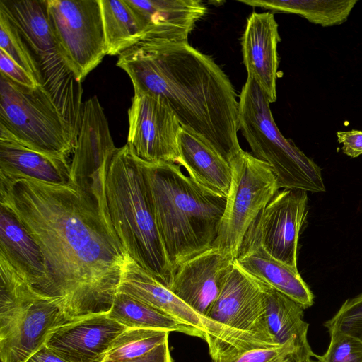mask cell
Wrapping results in <instances>:
<instances>
[{"label":"cell","instance_id":"6da1fadb","mask_svg":"<svg viewBox=\"0 0 362 362\" xmlns=\"http://www.w3.org/2000/svg\"><path fill=\"white\" fill-rule=\"evenodd\" d=\"M0 204L41 249L47 276L41 296L73 320L108 313L127 255L90 192L0 173Z\"/></svg>","mask_w":362,"mask_h":362},{"label":"cell","instance_id":"7a4b0ae2","mask_svg":"<svg viewBox=\"0 0 362 362\" xmlns=\"http://www.w3.org/2000/svg\"><path fill=\"white\" fill-rule=\"evenodd\" d=\"M134 93L163 98L182 127L209 142L230 163L242 150L239 101L224 71L187 41L143 37L118 56Z\"/></svg>","mask_w":362,"mask_h":362},{"label":"cell","instance_id":"3957f363","mask_svg":"<svg viewBox=\"0 0 362 362\" xmlns=\"http://www.w3.org/2000/svg\"><path fill=\"white\" fill-rule=\"evenodd\" d=\"M139 159L157 226L175 274L183 262L212 247L226 198L202 189L177 164Z\"/></svg>","mask_w":362,"mask_h":362},{"label":"cell","instance_id":"277c9868","mask_svg":"<svg viewBox=\"0 0 362 362\" xmlns=\"http://www.w3.org/2000/svg\"><path fill=\"white\" fill-rule=\"evenodd\" d=\"M98 207L127 255L170 288L173 269L157 226L139 159L127 144L117 148L109 163Z\"/></svg>","mask_w":362,"mask_h":362},{"label":"cell","instance_id":"5b68a950","mask_svg":"<svg viewBox=\"0 0 362 362\" xmlns=\"http://www.w3.org/2000/svg\"><path fill=\"white\" fill-rule=\"evenodd\" d=\"M269 104L259 85L247 77L240 95L238 129L252 154L270 166L279 189L324 192L320 168L291 139L282 135Z\"/></svg>","mask_w":362,"mask_h":362},{"label":"cell","instance_id":"8992f818","mask_svg":"<svg viewBox=\"0 0 362 362\" xmlns=\"http://www.w3.org/2000/svg\"><path fill=\"white\" fill-rule=\"evenodd\" d=\"M1 362H25L45 346L49 333L73 320L38 294L0 255Z\"/></svg>","mask_w":362,"mask_h":362},{"label":"cell","instance_id":"52a82bcc","mask_svg":"<svg viewBox=\"0 0 362 362\" xmlns=\"http://www.w3.org/2000/svg\"><path fill=\"white\" fill-rule=\"evenodd\" d=\"M206 320L211 334L206 341L212 360L278 345L267 324L265 284L235 262Z\"/></svg>","mask_w":362,"mask_h":362},{"label":"cell","instance_id":"ba28073f","mask_svg":"<svg viewBox=\"0 0 362 362\" xmlns=\"http://www.w3.org/2000/svg\"><path fill=\"white\" fill-rule=\"evenodd\" d=\"M0 124L26 146L69 160L78 134L43 86H21L0 74Z\"/></svg>","mask_w":362,"mask_h":362},{"label":"cell","instance_id":"9c48e42d","mask_svg":"<svg viewBox=\"0 0 362 362\" xmlns=\"http://www.w3.org/2000/svg\"><path fill=\"white\" fill-rule=\"evenodd\" d=\"M0 10L19 30L40 66L42 86L78 133L82 86L59 51L48 18L47 0H0Z\"/></svg>","mask_w":362,"mask_h":362},{"label":"cell","instance_id":"30bf717a","mask_svg":"<svg viewBox=\"0 0 362 362\" xmlns=\"http://www.w3.org/2000/svg\"><path fill=\"white\" fill-rule=\"evenodd\" d=\"M230 164V187L211 247L235 259L247 230L279 189L270 166L252 153L242 149Z\"/></svg>","mask_w":362,"mask_h":362},{"label":"cell","instance_id":"8fae6325","mask_svg":"<svg viewBox=\"0 0 362 362\" xmlns=\"http://www.w3.org/2000/svg\"><path fill=\"white\" fill-rule=\"evenodd\" d=\"M62 59L81 83L107 55L100 0H47Z\"/></svg>","mask_w":362,"mask_h":362},{"label":"cell","instance_id":"7c38bea8","mask_svg":"<svg viewBox=\"0 0 362 362\" xmlns=\"http://www.w3.org/2000/svg\"><path fill=\"white\" fill-rule=\"evenodd\" d=\"M127 142L140 159L178 165V138L182 128L177 116L160 97L134 93L128 110Z\"/></svg>","mask_w":362,"mask_h":362},{"label":"cell","instance_id":"4fadbf2b","mask_svg":"<svg viewBox=\"0 0 362 362\" xmlns=\"http://www.w3.org/2000/svg\"><path fill=\"white\" fill-rule=\"evenodd\" d=\"M307 213V192L279 191L252 223L243 243L257 244L274 258L297 269L298 238Z\"/></svg>","mask_w":362,"mask_h":362},{"label":"cell","instance_id":"5bb4252c","mask_svg":"<svg viewBox=\"0 0 362 362\" xmlns=\"http://www.w3.org/2000/svg\"><path fill=\"white\" fill-rule=\"evenodd\" d=\"M115 147L107 119L96 96L82 106L76 145L71 160V182L91 194L104 188Z\"/></svg>","mask_w":362,"mask_h":362},{"label":"cell","instance_id":"9a60e30c","mask_svg":"<svg viewBox=\"0 0 362 362\" xmlns=\"http://www.w3.org/2000/svg\"><path fill=\"white\" fill-rule=\"evenodd\" d=\"M235 260L230 255L211 247L183 262L175 272L169 289L206 320Z\"/></svg>","mask_w":362,"mask_h":362},{"label":"cell","instance_id":"2e32d148","mask_svg":"<svg viewBox=\"0 0 362 362\" xmlns=\"http://www.w3.org/2000/svg\"><path fill=\"white\" fill-rule=\"evenodd\" d=\"M126 329L107 313L94 315L56 328L45 345L69 362H103L113 341Z\"/></svg>","mask_w":362,"mask_h":362},{"label":"cell","instance_id":"e0dca14e","mask_svg":"<svg viewBox=\"0 0 362 362\" xmlns=\"http://www.w3.org/2000/svg\"><path fill=\"white\" fill-rule=\"evenodd\" d=\"M280 41L273 13L252 12L248 16L241 41L243 62L247 77L259 85L270 103L277 98V45Z\"/></svg>","mask_w":362,"mask_h":362},{"label":"cell","instance_id":"ac0fdd59","mask_svg":"<svg viewBox=\"0 0 362 362\" xmlns=\"http://www.w3.org/2000/svg\"><path fill=\"white\" fill-rule=\"evenodd\" d=\"M146 24L143 37L186 42L196 23L206 13L199 0H127ZM142 37V38H143Z\"/></svg>","mask_w":362,"mask_h":362},{"label":"cell","instance_id":"d6986e66","mask_svg":"<svg viewBox=\"0 0 362 362\" xmlns=\"http://www.w3.org/2000/svg\"><path fill=\"white\" fill-rule=\"evenodd\" d=\"M148 304L169 316L202 331L206 339L211 334L209 321L176 296L127 256L118 292Z\"/></svg>","mask_w":362,"mask_h":362},{"label":"cell","instance_id":"ffe728a7","mask_svg":"<svg viewBox=\"0 0 362 362\" xmlns=\"http://www.w3.org/2000/svg\"><path fill=\"white\" fill-rule=\"evenodd\" d=\"M178 165L204 190L227 197L231 180L230 164L209 142L182 127L178 138Z\"/></svg>","mask_w":362,"mask_h":362},{"label":"cell","instance_id":"44dd1931","mask_svg":"<svg viewBox=\"0 0 362 362\" xmlns=\"http://www.w3.org/2000/svg\"><path fill=\"white\" fill-rule=\"evenodd\" d=\"M71 161L32 148L0 124V172L44 182L71 183Z\"/></svg>","mask_w":362,"mask_h":362},{"label":"cell","instance_id":"7402d4cb","mask_svg":"<svg viewBox=\"0 0 362 362\" xmlns=\"http://www.w3.org/2000/svg\"><path fill=\"white\" fill-rule=\"evenodd\" d=\"M0 255L23 275L38 294L42 295L47 276L41 249L17 217L2 204H0Z\"/></svg>","mask_w":362,"mask_h":362},{"label":"cell","instance_id":"603a6c76","mask_svg":"<svg viewBox=\"0 0 362 362\" xmlns=\"http://www.w3.org/2000/svg\"><path fill=\"white\" fill-rule=\"evenodd\" d=\"M235 262L250 276L298 303L305 309L313 305L314 296L298 269L274 258L260 245L243 243Z\"/></svg>","mask_w":362,"mask_h":362},{"label":"cell","instance_id":"cb8c5ba5","mask_svg":"<svg viewBox=\"0 0 362 362\" xmlns=\"http://www.w3.org/2000/svg\"><path fill=\"white\" fill-rule=\"evenodd\" d=\"M268 327L278 345L293 344L295 362H305L315 356L308 340V323L305 308L298 303L265 284Z\"/></svg>","mask_w":362,"mask_h":362},{"label":"cell","instance_id":"d4e9b609","mask_svg":"<svg viewBox=\"0 0 362 362\" xmlns=\"http://www.w3.org/2000/svg\"><path fill=\"white\" fill-rule=\"evenodd\" d=\"M107 55H119L145 35L147 26L127 0H100Z\"/></svg>","mask_w":362,"mask_h":362},{"label":"cell","instance_id":"484cf974","mask_svg":"<svg viewBox=\"0 0 362 362\" xmlns=\"http://www.w3.org/2000/svg\"><path fill=\"white\" fill-rule=\"evenodd\" d=\"M107 315L127 328L178 332L205 339L204 334L198 329L122 293L115 296Z\"/></svg>","mask_w":362,"mask_h":362},{"label":"cell","instance_id":"4316f807","mask_svg":"<svg viewBox=\"0 0 362 362\" xmlns=\"http://www.w3.org/2000/svg\"><path fill=\"white\" fill-rule=\"evenodd\" d=\"M240 3L273 12L300 15L324 27L345 22L357 0H240Z\"/></svg>","mask_w":362,"mask_h":362},{"label":"cell","instance_id":"83f0119b","mask_svg":"<svg viewBox=\"0 0 362 362\" xmlns=\"http://www.w3.org/2000/svg\"><path fill=\"white\" fill-rule=\"evenodd\" d=\"M169 333L162 329L127 328L113 341L103 362L123 361L143 356L168 341Z\"/></svg>","mask_w":362,"mask_h":362},{"label":"cell","instance_id":"f1b7e54d","mask_svg":"<svg viewBox=\"0 0 362 362\" xmlns=\"http://www.w3.org/2000/svg\"><path fill=\"white\" fill-rule=\"evenodd\" d=\"M0 49L31 74L39 85L42 86V76L34 55L19 30L1 10Z\"/></svg>","mask_w":362,"mask_h":362},{"label":"cell","instance_id":"f546056e","mask_svg":"<svg viewBox=\"0 0 362 362\" xmlns=\"http://www.w3.org/2000/svg\"><path fill=\"white\" fill-rule=\"evenodd\" d=\"M323 325L329 334L339 332L362 342V293L347 299Z\"/></svg>","mask_w":362,"mask_h":362},{"label":"cell","instance_id":"4dcf8cb0","mask_svg":"<svg viewBox=\"0 0 362 362\" xmlns=\"http://www.w3.org/2000/svg\"><path fill=\"white\" fill-rule=\"evenodd\" d=\"M330 341L322 355H315L317 362H362V342L339 332L329 333Z\"/></svg>","mask_w":362,"mask_h":362},{"label":"cell","instance_id":"1f68e13d","mask_svg":"<svg viewBox=\"0 0 362 362\" xmlns=\"http://www.w3.org/2000/svg\"><path fill=\"white\" fill-rule=\"evenodd\" d=\"M296 356L294 346L288 344L242 351L211 362H295Z\"/></svg>","mask_w":362,"mask_h":362},{"label":"cell","instance_id":"d6a6232c","mask_svg":"<svg viewBox=\"0 0 362 362\" xmlns=\"http://www.w3.org/2000/svg\"><path fill=\"white\" fill-rule=\"evenodd\" d=\"M0 71L1 74L21 86L33 88L40 86L31 74L1 49H0Z\"/></svg>","mask_w":362,"mask_h":362},{"label":"cell","instance_id":"836d02e7","mask_svg":"<svg viewBox=\"0 0 362 362\" xmlns=\"http://www.w3.org/2000/svg\"><path fill=\"white\" fill-rule=\"evenodd\" d=\"M338 142L342 144L343 152L351 158L362 154V131L337 132Z\"/></svg>","mask_w":362,"mask_h":362},{"label":"cell","instance_id":"e575fe53","mask_svg":"<svg viewBox=\"0 0 362 362\" xmlns=\"http://www.w3.org/2000/svg\"><path fill=\"white\" fill-rule=\"evenodd\" d=\"M118 362H173V360L170 355L168 341H166L143 356Z\"/></svg>","mask_w":362,"mask_h":362},{"label":"cell","instance_id":"d590c367","mask_svg":"<svg viewBox=\"0 0 362 362\" xmlns=\"http://www.w3.org/2000/svg\"><path fill=\"white\" fill-rule=\"evenodd\" d=\"M25 362H69L56 354L45 345Z\"/></svg>","mask_w":362,"mask_h":362},{"label":"cell","instance_id":"8d00e7d4","mask_svg":"<svg viewBox=\"0 0 362 362\" xmlns=\"http://www.w3.org/2000/svg\"><path fill=\"white\" fill-rule=\"evenodd\" d=\"M290 362H293V361H290ZM305 362H317V361H314V360H313V359L311 358V359L308 360V361H305Z\"/></svg>","mask_w":362,"mask_h":362}]
</instances>
